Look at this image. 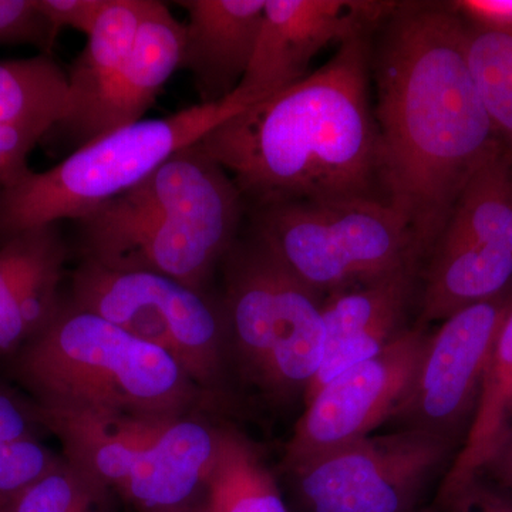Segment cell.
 Segmentation results:
<instances>
[{"mask_svg": "<svg viewBox=\"0 0 512 512\" xmlns=\"http://www.w3.org/2000/svg\"><path fill=\"white\" fill-rule=\"evenodd\" d=\"M399 2L375 0H266L254 56L232 93L249 107L291 89L330 43L380 28Z\"/></svg>", "mask_w": 512, "mask_h": 512, "instance_id": "obj_13", "label": "cell"}, {"mask_svg": "<svg viewBox=\"0 0 512 512\" xmlns=\"http://www.w3.org/2000/svg\"><path fill=\"white\" fill-rule=\"evenodd\" d=\"M450 6L474 28L512 32V0H457Z\"/></svg>", "mask_w": 512, "mask_h": 512, "instance_id": "obj_31", "label": "cell"}, {"mask_svg": "<svg viewBox=\"0 0 512 512\" xmlns=\"http://www.w3.org/2000/svg\"><path fill=\"white\" fill-rule=\"evenodd\" d=\"M222 265L232 365L272 403L303 399L325 355V296L254 234L237 239Z\"/></svg>", "mask_w": 512, "mask_h": 512, "instance_id": "obj_7", "label": "cell"}, {"mask_svg": "<svg viewBox=\"0 0 512 512\" xmlns=\"http://www.w3.org/2000/svg\"><path fill=\"white\" fill-rule=\"evenodd\" d=\"M49 130L0 124V190L29 170L28 157Z\"/></svg>", "mask_w": 512, "mask_h": 512, "instance_id": "obj_28", "label": "cell"}, {"mask_svg": "<svg viewBox=\"0 0 512 512\" xmlns=\"http://www.w3.org/2000/svg\"><path fill=\"white\" fill-rule=\"evenodd\" d=\"M184 33L183 23L163 2L147 0L123 70L70 137L76 148L144 120L164 84L180 69Z\"/></svg>", "mask_w": 512, "mask_h": 512, "instance_id": "obj_17", "label": "cell"}, {"mask_svg": "<svg viewBox=\"0 0 512 512\" xmlns=\"http://www.w3.org/2000/svg\"><path fill=\"white\" fill-rule=\"evenodd\" d=\"M370 70L372 47L363 33L291 89L212 128L201 144L252 208L384 202Z\"/></svg>", "mask_w": 512, "mask_h": 512, "instance_id": "obj_2", "label": "cell"}, {"mask_svg": "<svg viewBox=\"0 0 512 512\" xmlns=\"http://www.w3.org/2000/svg\"><path fill=\"white\" fill-rule=\"evenodd\" d=\"M56 39L36 0H0V45L35 46L52 55Z\"/></svg>", "mask_w": 512, "mask_h": 512, "instance_id": "obj_27", "label": "cell"}, {"mask_svg": "<svg viewBox=\"0 0 512 512\" xmlns=\"http://www.w3.org/2000/svg\"><path fill=\"white\" fill-rule=\"evenodd\" d=\"M67 72L52 55L0 62V124L52 131L69 110Z\"/></svg>", "mask_w": 512, "mask_h": 512, "instance_id": "obj_24", "label": "cell"}, {"mask_svg": "<svg viewBox=\"0 0 512 512\" xmlns=\"http://www.w3.org/2000/svg\"><path fill=\"white\" fill-rule=\"evenodd\" d=\"M420 271L421 265L412 262L325 295V355L303 404L333 377L379 355L412 328L410 311L419 298Z\"/></svg>", "mask_w": 512, "mask_h": 512, "instance_id": "obj_14", "label": "cell"}, {"mask_svg": "<svg viewBox=\"0 0 512 512\" xmlns=\"http://www.w3.org/2000/svg\"><path fill=\"white\" fill-rule=\"evenodd\" d=\"M460 446L419 430L363 437L286 471L305 512H414Z\"/></svg>", "mask_w": 512, "mask_h": 512, "instance_id": "obj_10", "label": "cell"}, {"mask_svg": "<svg viewBox=\"0 0 512 512\" xmlns=\"http://www.w3.org/2000/svg\"><path fill=\"white\" fill-rule=\"evenodd\" d=\"M464 53L495 133L512 150V32L464 22Z\"/></svg>", "mask_w": 512, "mask_h": 512, "instance_id": "obj_25", "label": "cell"}, {"mask_svg": "<svg viewBox=\"0 0 512 512\" xmlns=\"http://www.w3.org/2000/svg\"><path fill=\"white\" fill-rule=\"evenodd\" d=\"M244 205L227 171L197 141L80 221L83 259L207 292L238 239Z\"/></svg>", "mask_w": 512, "mask_h": 512, "instance_id": "obj_3", "label": "cell"}, {"mask_svg": "<svg viewBox=\"0 0 512 512\" xmlns=\"http://www.w3.org/2000/svg\"><path fill=\"white\" fill-rule=\"evenodd\" d=\"M200 504L204 512H289L261 451L228 424L218 426L217 456Z\"/></svg>", "mask_w": 512, "mask_h": 512, "instance_id": "obj_21", "label": "cell"}, {"mask_svg": "<svg viewBox=\"0 0 512 512\" xmlns=\"http://www.w3.org/2000/svg\"><path fill=\"white\" fill-rule=\"evenodd\" d=\"M146 5L147 0H109L96 29L87 36L82 53L67 70L69 110L57 126L67 137L82 126L123 70Z\"/></svg>", "mask_w": 512, "mask_h": 512, "instance_id": "obj_20", "label": "cell"}, {"mask_svg": "<svg viewBox=\"0 0 512 512\" xmlns=\"http://www.w3.org/2000/svg\"><path fill=\"white\" fill-rule=\"evenodd\" d=\"M481 474L512 493V426Z\"/></svg>", "mask_w": 512, "mask_h": 512, "instance_id": "obj_32", "label": "cell"}, {"mask_svg": "<svg viewBox=\"0 0 512 512\" xmlns=\"http://www.w3.org/2000/svg\"><path fill=\"white\" fill-rule=\"evenodd\" d=\"M429 336L427 326L414 323L389 348L333 377L303 404L305 410L285 447V471L370 436L386 424L412 383Z\"/></svg>", "mask_w": 512, "mask_h": 512, "instance_id": "obj_12", "label": "cell"}, {"mask_svg": "<svg viewBox=\"0 0 512 512\" xmlns=\"http://www.w3.org/2000/svg\"><path fill=\"white\" fill-rule=\"evenodd\" d=\"M110 497L107 488L62 456L3 512H110Z\"/></svg>", "mask_w": 512, "mask_h": 512, "instance_id": "obj_26", "label": "cell"}, {"mask_svg": "<svg viewBox=\"0 0 512 512\" xmlns=\"http://www.w3.org/2000/svg\"><path fill=\"white\" fill-rule=\"evenodd\" d=\"M67 301L164 350L212 403L227 393L232 360L221 299L167 276L82 259Z\"/></svg>", "mask_w": 512, "mask_h": 512, "instance_id": "obj_8", "label": "cell"}, {"mask_svg": "<svg viewBox=\"0 0 512 512\" xmlns=\"http://www.w3.org/2000/svg\"><path fill=\"white\" fill-rule=\"evenodd\" d=\"M252 211V234L323 296L421 265L412 232L383 201L279 202Z\"/></svg>", "mask_w": 512, "mask_h": 512, "instance_id": "obj_9", "label": "cell"}, {"mask_svg": "<svg viewBox=\"0 0 512 512\" xmlns=\"http://www.w3.org/2000/svg\"><path fill=\"white\" fill-rule=\"evenodd\" d=\"M43 433L35 402L0 380V512L62 460Z\"/></svg>", "mask_w": 512, "mask_h": 512, "instance_id": "obj_23", "label": "cell"}, {"mask_svg": "<svg viewBox=\"0 0 512 512\" xmlns=\"http://www.w3.org/2000/svg\"><path fill=\"white\" fill-rule=\"evenodd\" d=\"M266 0H181L187 12L180 69L192 76L201 104L237 90L254 56Z\"/></svg>", "mask_w": 512, "mask_h": 512, "instance_id": "obj_16", "label": "cell"}, {"mask_svg": "<svg viewBox=\"0 0 512 512\" xmlns=\"http://www.w3.org/2000/svg\"><path fill=\"white\" fill-rule=\"evenodd\" d=\"M67 254L57 224L0 242V356L18 352L59 312Z\"/></svg>", "mask_w": 512, "mask_h": 512, "instance_id": "obj_15", "label": "cell"}, {"mask_svg": "<svg viewBox=\"0 0 512 512\" xmlns=\"http://www.w3.org/2000/svg\"><path fill=\"white\" fill-rule=\"evenodd\" d=\"M372 53L383 200L406 222L420 262L461 192L503 141L468 69L450 3H397Z\"/></svg>", "mask_w": 512, "mask_h": 512, "instance_id": "obj_1", "label": "cell"}, {"mask_svg": "<svg viewBox=\"0 0 512 512\" xmlns=\"http://www.w3.org/2000/svg\"><path fill=\"white\" fill-rule=\"evenodd\" d=\"M107 5L109 0H36L56 37L64 28L92 35Z\"/></svg>", "mask_w": 512, "mask_h": 512, "instance_id": "obj_29", "label": "cell"}, {"mask_svg": "<svg viewBox=\"0 0 512 512\" xmlns=\"http://www.w3.org/2000/svg\"><path fill=\"white\" fill-rule=\"evenodd\" d=\"M511 306L512 286L443 320L430 333L412 383L386 424L429 431L463 446L488 357Z\"/></svg>", "mask_w": 512, "mask_h": 512, "instance_id": "obj_11", "label": "cell"}, {"mask_svg": "<svg viewBox=\"0 0 512 512\" xmlns=\"http://www.w3.org/2000/svg\"><path fill=\"white\" fill-rule=\"evenodd\" d=\"M36 409L62 444L64 460L137 510L178 512L201 500L217 456L218 426L197 413L93 416Z\"/></svg>", "mask_w": 512, "mask_h": 512, "instance_id": "obj_6", "label": "cell"}, {"mask_svg": "<svg viewBox=\"0 0 512 512\" xmlns=\"http://www.w3.org/2000/svg\"><path fill=\"white\" fill-rule=\"evenodd\" d=\"M440 508L444 512H512V493L478 474Z\"/></svg>", "mask_w": 512, "mask_h": 512, "instance_id": "obj_30", "label": "cell"}, {"mask_svg": "<svg viewBox=\"0 0 512 512\" xmlns=\"http://www.w3.org/2000/svg\"><path fill=\"white\" fill-rule=\"evenodd\" d=\"M512 426V306L495 339L481 382L480 396L467 431L447 473L437 504L443 505L471 478L483 473Z\"/></svg>", "mask_w": 512, "mask_h": 512, "instance_id": "obj_19", "label": "cell"}, {"mask_svg": "<svg viewBox=\"0 0 512 512\" xmlns=\"http://www.w3.org/2000/svg\"><path fill=\"white\" fill-rule=\"evenodd\" d=\"M414 512H436V511H434V510H417Z\"/></svg>", "mask_w": 512, "mask_h": 512, "instance_id": "obj_34", "label": "cell"}, {"mask_svg": "<svg viewBox=\"0 0 512 512\" xmlns=\"http://www.w3.org/2000/svg\"><path fill=\"white\" fill-rule=\"evenodd\" d=\"M420 271L417 325L446 320L512 286V255L470 241H439Z\"/></svg>", "mask_w": 512, "mask_h": 512, "instance_id": "obj_18", "label": "cell"}, {"mask_svg": "<svg viewBox=\"0 0 512 512\" xmlns=\"http://www.w3.org/2000/svg\"><path fill=\"white\" fill-rule=\"evenodd\" d=\"M439 241L478 242L512 255L510 147L501 143L471 177Z\"/></svg>", "mask_w": 512, "mask_h": 512, "instance_id": "obj_22", "label": "cell"}, {"mask_svg": "<svg viewBox=\"0 0 512 512\" xmlns=\"http://www.w3.org/2000/svg\"><path fill=\"white\" fill-rule=\"evenodd\" d=\"M245 109L231 94L220 103L195 104L110 131L43 173L29 168L0 190V242L60 220H84Z\"/></svg>", "mask_w": 512, "mask_h": 512, "instance_id": "obj_5", "label": "cell"}, {"mask_svg": "<svg viewBox=\"0 0 512 512\" xmlns=\"http://www.w3.org/2000/svg\"><path fill=\"white\" fill-rule=\"evenodd\" d=\"M6 359L13 382L52 412L177 417L211 402L164 350L67 299Z\"/></svg>", "mask_w": 512, "mask_h": 512, "instance_id": "obj_4", "label": "cell"}, {"mask_svg": "<svg viewBox=\"0 0 512 512\" xmlns=\"http://www.w3.org/2000/svg\"><path fill=\"white\" fill-rule=\"evenodd\" d=\"M178 512H204V511H202L200 501H198V503H197V504L192 505V507H190V508H185V510H183V511H178Z\"/></svg>", "mask_w": 512, "mask_h": 512, "instance_id": "obj_33", "label": "cell"}]
</instances>
